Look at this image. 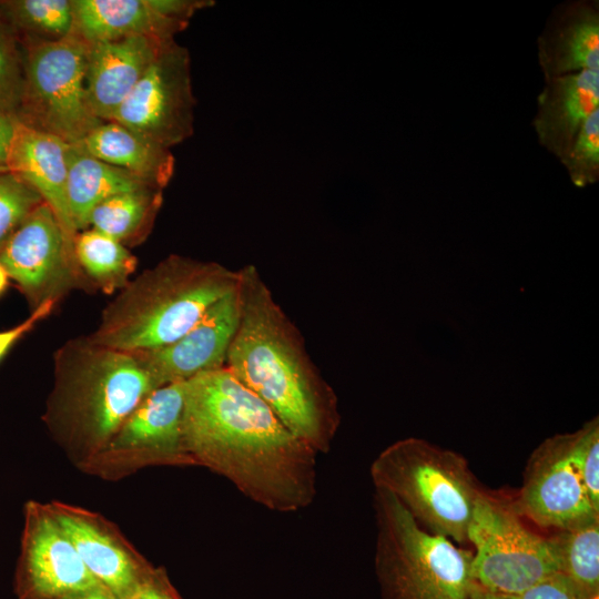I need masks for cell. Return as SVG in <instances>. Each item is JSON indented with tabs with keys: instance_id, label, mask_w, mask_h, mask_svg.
Here are the masks:
<instances>
[{
	"instance_id": "13",
	"label": "cell",
	"mask_w": 599,
	"mask_h": 599,
	"mask_svg": "<svg viewBox=\"0 0 599 599\" xmlns=\"http://www.w3.org/2000/svg\"><path fill=\"white\" fill-rule=\"evenodd\" d=\"M99 587L48 504L28 500L13 580L17 599H64Z\"/></svg>"
},
{
	"instance_id": "24",
	"label": "cell",
	"mask_w": 599,
	"mask_h": 599,
	"mask_svg": "<svg viewBox=\"0 0 599 599\" xmlns=\"http://www.w3.org/2000/svg\"><path fill=\"white\" fill-rule=\"evenodd\" d=\"M74 250L78 264L93 290L105 294L121 291L138 265L129 247L91 227L78 232Z\"/></svg>"
},
{
	"instance_id": "30",
	"label": "cell",
	"mask_w": 599,
	"mask_h": 599,
	"mask_svg": "<svg viewBox=\"0 0 599 599\" xmlns=\"http://www.w3.org/2000/svg\"><path fill=\"white\" fill-rule=\"evenodd\" d=\"M577 432L576 458L593 507L599 510V418L593 417Z\"/></svg>"
},
{
	"instance_id": "4",
	"label": "cell",
	"mask_w": 599,
	"mask_h": 599,
	"mask_svg": "<svg viewBox=\"0 0 599 599\" xmlns=\"http://www.w3.org/2000/svg\"><path fill=\"white\" fill-rule=\"evenodd\" d=\"M240 281V270L172 254L130 280L104 307L97 328L88 336L125 352L167 346Z\"/></svg>"
},
{
	"instance_id": "10",
	"label": "cell",
	"mask_w": 599,
	"mask_h": 599,
	"mask_svg": "<svg viewBox=\"0 0 599 599\" xmlns=\"http://www.w3.org/2000/svg\"><path fill=\"white\" fill-rule=\"evenodd\" d=\"M74 240L41 203L1 250L0 264L31 312L47 302L58 304L73 290H93L78 264Z\"/></svg>"
},
{
	"instance_id": "21",
	"label": "cell",
	"mask_w": 599,
	"mask_h": 599,
	"mask_svg": "<svg viewBox=\"0 0 599 599\" xmlns=\"http://www.w3.org/2000/svg\"><path fill=\"white\" fill-rule=\"evenodd\" d=\"M78 144L94 158L160 190L174 174L175 159L170 149L115 121H102Z\"/></svg>"
},
{
	"instance_id": "25",
	"label": "cell",
	"mask_w": 599,
	"mask_h": 599,
	"mask_svg": "<svg viewBox=\"0 0 599 599\" xmlns=\"http://www.w3.org/2000/svg\"><path fill=\"white\" fill-rule=\"evenodd\" d=\"M0 10L19 41L53 42L74 32L72 0H3Z\"/></svg>"
},
{
	"instance_id": "39",
	"label": "cell",
	"mask_w": 599,
	"mask_h": 599,
	"mask_svg": "<svg viewBox=\"0 0 599 599\" xmlns=\"http://www.w3.org/2000/svg\"><path fill=\"white\" fill-rule=\"evenodd\" d=\"M190 1H192V0H190ZM192 2H193V1H192ZM193 4H194V13H195V3L193 2ZM193 16H194V14H193Z\"/></svg>"
},
{
	"instance_id": "28",
	"label": "cell",
	"mask_w": 599,
	"mask_h": 599,
	"mask_svg": "<svg viewBox=\"0 0 599 599\" xmlns=\"http://www.w3.org/2000/svg\"><path fill=\"white\" fill-rule=\"evenodd\" d=\"M41 203L40 195L18 175L0 171V252Z\"/></svg>"
},
{
	"instance_id": "7",
	"label": "cell",
	"mask_w": 599,
	"mask_h": 599,
	"mask_svg": "<svg viewBox=\"0 0 599 599\" xmlns=\"http://www.w3.org/2000/svg\"><path fill=\"white\" fill-rule=\"evenodd\" d=\"M22 88L16 118L29 128L78 144L102 121L85 93L89 43L75 32L53 42L20 41Z\"/></svg>"
},
{
	"instance_id": "27",
	"label": "cell",
	"mask_w": 599,
	"mask_h": 599,
	"mask_svg": "<svg viewBox=\"0 0 599 599\" xmlns=\"http://www.w3.org/2000/svg\"><path fill=\"white\" fill-rule=\"evenodd\" d=\"M571 182L586 187L599 180V109L580 128L576 139L560 160Z\"/></svg>"
},
{
	"instance_id": "35",
	"label": "cell",
	"mask_w": 599,
	"mask_h": 599,
	"mask_svg": "<svg viewBox=\"0 0 599 599\" xmlns=\"http://www.w3.org/2000/svg\"><path fill=\"white\" fill-rule=\"evenodd\" d=\"M467 599H515L512 596H507L484 588L474 581Z\"/></svg>"
},
{
	"instance_id": "38",
	"label": "cell",
	"mask_w": 599,
	"mask_h": 599,
	"mask_svg": "<svg viewBox=\"0 0 599 599\" xmlns=\"http://www.w3.org/2000/svg\"><path fill=\"white\" fill-rule=\"evenodd\" d=\"M585 599H599V596L596 595V596H592V597H589V598H585Z\"/></svg>"
},
{
	"instance_id": "19",
	"label": "cell",
	"mask_w": 599,
	"mask_h": 599,
	"mask_svg": "<svg viewBox=\"0 0 599 599\" xmlns=\"http://www.w3.org/2000/svg\"><path fill=\"white\" fill-rule=\"evenodd\" d=\"M597 109L599 71L585 70L545 80L532 119L539 144L560 161Z\"/></svg>"
},
{
	"instance_id": "36",
	"label": "cell",
	"mask_w": 599,
	"mask_h": 599,
	"mask_svg": "<svg viewBox=\"0 0 599 599\" xmlns=\"http://www.w3.org/2000/svg\"><path fill=\"white\" fill-rule=\"evenodd\" d=\"M64 599H119L104 587H99Z\"/></svg>"
},
{
	"instance_id": "34",
	"label": "cell",
	"mask_w": 599,
	"mask_h": 599,
	"mask_svg": "<svg viewBox=\"0 0 599 599\" xmlns=\"http://www.w3.org/2000/svg\"><path fill=\"white\" fill-rule=\"evenodd\" d=\"M18 123L16 115L0 109V171H9V155Z\"/></svg>"
},
{
	"instance_id": "3",
	"label": "cell",
	"mask_w": 599,
	"mask_h": 599,
	"mask_svg": "<svg viewBox=\"0 0 599 599\" xmlns=\"http://www.w3.org/2000/svg\"><path fill=\"white\" fill-rule=\"evenodd\" d=\"M160 386L135 353L97 344L88 335L75 337L54 353L53 384L42 419L80 469Z\"/></svg>"
},
{
	"instance_id": "8",
	"label": "cell",
	"mask_w": 599,
	"mask_h": 599,
	"mask_svg": "<svg viewBox=\"0 0 599 599\" xmlns=\"http://www.w3.org/2000/svg\"><path fill=\"white\" fill-rule=\"evenodd\" d=\"M467 541L475 547L473 579L491 591L517 596L560 572L552 539L529 530L511 505L484 491L476 502Z\"/></svg>"
},
{
	"instance_id": "31",
	"label": "cell",
	"mask_w": 599,
	"mask_h": 599,
	"mask_svg": "<svg viewBox=\"0 0 599 599\" xmlns=\"http://www.w3.org/2000/svg\"><path fill=\"white\" fill-rule=\"evenodd\" d=\"M515 599H585L573 582L562 572L539 581Z\"/></svg>"
},
{
	"instance_id": "29",
	"label": "cell",
	"mask_w": 599,
	"mask_h": 599,
	"mask_svg": "<svg viewBox=\"0 0 599 599\" xmlns=\"http://www.w3.org/2000/svg\"><path fill=\"white\" fill-rule=\"evenodd\" d=\"M19 37L0 10V109L16 115L22 88Z\"/></svg>"
},
{
	"instance_id": "1",
	"label": "cell",
	"mask_w": 599,
	"mask_h": 599,
	"mask_svg": "<svg viewBox=\"0 0 599 599\" xmlns=\"http://www.w3.org/2000/svg\"><path fill=\"white\" fill-rule=\"evenodd\" d=\"M182 435L195 467L270 510L295 512L316 497L317 453L226 366L185 380Z\"/></svg>"
},
{
	"instance_id": "17",
	"label": "cell",
	"mask_w": 599,
	"mask_h": 599,
	"mask_svg": "<svg viewBox=\"0 0 599 599\" xmlns=\"http://www.w3.org/2000/svg\"><path fill=\"white\" fill-rule=\"evenodd\" d=\"M545 80L599 71V2L571 0L554 8L537 39Z\"/></svg>"
},
{
	"instance_id": "23",
	"label": "cell",
	"mask_w": 599,
	"mask_h": 599,
	"mask_svg": "<svg viewBox=\"0 0 599 599\" xmlns=\"http://www.w3.org/2000/svg\"><path fill=\"white\" fill-rule=\"evenodd\" d=\"M163 203V190L143 186L109 197L89 217V227L126 247L142 243L153 229Z\"/></svg>"
},
{
	"instance_id": "14",
	"label": "cell",
	"mask_w": 599,
	"mask_h": 599,
	"mask_svg": "<svg viewBox=\"0 0 599 599\" xmlns=\"http://www.w3.org/2000/svg\"><path fill=\"white\" fill-rule=\"evenodd\" d=\"M47 504L88 570L116 598L125 596L155 567L103 515L60 500Z\"/></svg>"
},
{
	"instance_id": "33",
	"label": "cell",
	"mask_w": 599,
	"mask_h": 599,
	"mask_svg": "<svg viewBox=\"0 0 599 599\" xmlns=\"http://www.w3.org/2000/svg\"><path fill=\"white\" fill-rule=\"evenodd\" d=\"M57 305L55 302H47L32 311L30 316L22 323L12 328L0 331V361L16 342H18L26 333L30 332L35 324L49 316Z\"/></svg>"
},
{
	"instance_id": "2",
	"label": "cell",
	"mask_w": 599,
	"mask_h": 599,
	"mask_svg": "<svg viewBox=\"0 0 599 599\" xmlns=\"http://www.w3.org/2000/svg\"><path fill=\"white\" fill-rule=\"evenodd\" d=\"M240 271L241 317L225 366L296 437L326 454L339 426L336 395L257 270L248 265Z\"/></svg>"
},
{
	"instance_id": "11",
	"label": "cell",
	"mask_w": 599,
	"mask_h": 599,
	"mask_svg": "<svg viewBox=\"0 0 599 599\" xmlns=\"http://www.w3.org/2000/svg\"><path fill=\"white\" fill-rule=\"evenodd\" d=\"M194 105L189 51L172 40L110 121L171 150L193 134Z\"/></svg>"
},
{
	"instance_id": "9",
	"label": "cell",
	"mask_w": 599,
	"mask_h": 599,
	"mask_svg": "<svg viewBox=\"0 0 599 599\" xmlns=\"http://www.w3.org/2000/svg\"><path fill=\"white\" fill-rule=\"evenodd\" d=\"M185 380L150 392L111 440L79 470L108 481L154 466L195 467L182 435Z\"/></svg>"
},
{
	"instance_id": "16",
	"label": "cell",
	"mask_w": 599,
	"mask_h": 599,
	"mask_svg": "<svg viewBox=\"0 0 599 599\" xmlns=\"http://www.w3.org/2000/svg\"><path fill=\"white\" fill-rule=\"evenodd\" d=\"M172 40L135 35L89 44L85 93L99 120H111L161 49Z\"/></svg>"
},
{
	"instance_id": "15",
	"label": "cell",
	"mask_w": 599,
	"mask_h": 599,
	"mask_svg": "<svg viewBox=\"0 0 599 599\" xmlns=\"http://www.w3.org/2000/svg\"><path fill=\"white\" fill-rule=\"evenodd\" d=\"M241 282V281H240ZM242 309L238 286L212 305L177 341L156 349L132 352L162 386L225 366Z\"/></svg>"
},
{
	"instance_id": "12",
	"label": "cell",
	"mask_w": 599,
	"mask_h": 599,
	"mask_svg": "<svg viewBox=\"0 0 599 599\" xmlns=\"http://www.w3.org/2000/svg\"><path fill=\"white\" fill-rule=\"evenodd\" d=\"M577 432L546 438L530 454L512 508L545 528L570 530L599 519L577 458Z\"/></svg>"
},
{
	"instance_id": "20",
	"label": "cell",
	"mask_w": 599,
	"mask_h": 599,
	"mask_svg": "<svg viewBox=\"0 0 599 599\" xmlns=\"http://www.w3.org/2000/svg\"><path fill=\"white\" fill-rule=\"evenodd\" d=\"M69 148L62 139L19 122L8 169L40 195L67 232L75 237L78 231L67 196Z\"/></svg>"
},
{
	"instance_id": "18",
	"label": "cell",
	"mask_w": 599,
	"mask_h": 599,
	"mask_svg": "<svg viewBox=\"0 0 599 599\" xmlns=\"http://www.w3.org/2000/svg\"><path fill=\"white\" fill-rule=\"evenodd\" d=\"M74 32L87 43L126 37L174 39L189 22L171 0H72Z\"/></svg>"
},
{
	"instance_id": "22",
	"label": "cell",
	"mask_w": 599,
	"mask_h": 599,
	"mask_svg": "<svg viewBox=\"0 0 599 599\" xmlns=\"http://www.w3.org/2000/svg\"><path fill=\"white\" fill-rule=\"evenodd\" d=\"M143 186L151 185L94 158L79 144H70L67 196L78 232L89 229V217L100 203Z\"/></svg>"
},
{
	"instance_id": "32",
	"label": "cell",
	"mask_w": 599,
	"mask_h": 599,
	"mask_svg": "<svg viewBox=\"0 0 599 599\" xmlns=\"http://www.w3.org/2000/svg\"><path fill=\"white\" fill-rule=\"evenodd\" d=\"M120 599H183L162 567L153 570Z\"/></svg>"
},
{
	"instance_id": "6",
	"label": "cell",
	"mask_w": 599,
	"mask_h": 599,
	"mask_svg": "<svg viewBox=\"0 0 599 599\" xmlns=\"http://www.w3.org/2000/svg\"><path fill=\"white\" fill-rule=\"evenodd\" d=\"M375 568L383 599H467L473 552L424 529L388 491L375 488Z\"/></svg>"
},
{
	"instance_id": "26",
	"label": "cell",
	"mask_w": 599,
	"mask_h": 599,
	"mask_svg": "<svg viewBox=\"0 0 599 599\" xmlns=\"http://www.w3.org/2000/svg\"><path fill=\"white\" fill-rule=\"evenodd\" d=\"M560 562V572L566 575L583 598L599 591V519L586 526L559 530L551 537Z\"/></svg>"
},
{
	"instance_id": "5",
	"label": "cell",
	"mask_w": 599,
	"mask_h": 599,
	"mask_svg": "<svg viewBox=\"0 0 599 599\" xmlns=\"http://www.w3.org/2000/svg\"><path fill=\"white\" fill-rule=\"evenodd\" d=\"M369 474L375 488L390 493L424 529L467 542L483 490L463 455L407 437L384 448Z\"/></svg>"
},
{
	"instance_id": "37",
	"label": "cell",
	"mask_w": 599,
	"mask_h": 599,
	"mask_svg": "<svg viewBox=\"0 0 599 599\" xmlns=\"http://www.w3.org/2000/svg\"><path fill=\"white\" fill-rule=\"evenodd\" d=\"M9 283V277L0 264V295L6 291Z\"/></svg>"
}]
</instances>
